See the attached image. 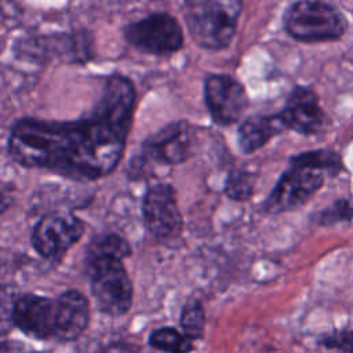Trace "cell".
<instances>
[{"label": "cell", "mask_w": 353, "mask_h": 353, "mask_svg": "<svg viewBox=\"0 0 353 353\" xmlns=\"http://www.w3.org/2000/svg\"><path fill=\"white\" fill-rule=\"evenodd\" d=\"M137 94L130 79H105L90 114L72 121L21 117L10 127V157L26 168L95 181L119 164L132 125Z\"/></svg>", "instance_id": "obj_1"}, {"label": "cell", "mask_w": 353, "mask_h": 353, "mask_svg": "<svg viewBox=\"0 0 353 353\" xmlns=\"http://www.w3.org/2000/svg\"><path fill=\"white\" fill-rule=\"evenodd\" d=\"M241 8L237 0H192L185 3L183 17L197 46L219 51L233 40Z\"/></svg>", "instance_id": "obj_2"}, {"label": "cell", "mask_w": 353, "mask_h": 353, "mask_svg": "<svg viewBox=\"0 0 353 353\" xmlns=\"http://www.w3.org/2000/svg\"><path fill=\"white\" fill-rule=\"evenodd\" d=\"M283 26L288 36L298 41L319 43L339 39L346 30V21L328 3L303 0L285 8Z\"/></svg>", "instance_id": "obj_3"}, {"label": "cell", "mask_w": 353, "mask_h": 353, "mask_svg": "<svg viewBox=\"0 0 353 353\" xmlns=\"http://www.w3.org/2000/svg\"><path fill=\"white\" fill-rule=\"evenodd\" d=\"M194 131L185 121H171L149 135L141 146V153L131 160V176L141 175L150 164L176 165L186 161L193 153Z\"/></svg>", "instance_id": "obj_4"}, {"label": "cell", "mask_w": 353, "mask_h": 353, "mask_svg": "<svg viewBox=\"0 0 353 353\" xmlns=\"http://www.w3.org/2000/svg\"><path fill=\"white\" fill-rule=\"evenodd\" d=\"M91 292L98 309L109 316H121L132 303V284L119 258H99L85 263Z\"/></svg>", "instance_id": "obj_5"}, {"label": "cell", "mask_w": 353, "mask_h": 353, "mask_svg": "<svg viewBox=\"0 0 353 353\" xmlns=\"http://www.w3.org/2000/svg\"><path fill=\"white\" fill-rule=\"evenodd\" d=\"M125 40L135 48L153 54L170 55L183 46L179 22L168 12H153L123 28Z\"/></svg>", "instance_id": "obj_6"}, {"label": "cell", "mask_w": 353, "mask_h": 353, "mask_svg": "<svg viewBox=\"0 0 353 353\" xmlns=\"http://www.w3.org/2000/svg\"><path fill=\"white\" fill-rule=\"evenodd\" d=\"M325 172L305 164L291 163L263 203L268 214H281L296 210L323 186Z\"/></svg>", "instance_id": "obj_7"}, {"label": "cell", "mask_w": 353, "mask_h": 353, "mask_svg": "<svg viewBox=\"0 0 353 353\" xmlns=\"http://www.w3.org/2000/svg\"><path fill=\"white\" fill-rule=\"evenodd\" d=\"M84 222L70 212L43 215L32 230V245L50 261L61 259L84 234Z\"/></svg>", "instance_id": "obj_8"}, {"label": "cell", "mask_w": 353, "mask_h": 353, "mask_svg": "<svg viewBox=\"0 0 353 353\" xmlns=\"http://www.w3.org/2000/svg\"><path fill=\"white\" fill-rule=\"evenodd\" d=\"M142 215L148 230L159 240L170 241L182 232V215L175 189L168 183H154L146 189L142 200Z\"/></svg>", "instance_id": "obj_9"}, {"label": "cell", "mask_w": 353, "mask_h": 353, "mask_svg": "<svg viewBox=\"0 0 353 353\" xmlns=\"http://www.w3.org/2000/svg\"><path fill=\"white\" fill-rule=\"evenodd\" d=\"M204 102L212 121L226 127L237 123L248 106L244 85L229 74L212 73L204 81Z\"/></svg>", "instance_id": "obj_10"}, {"label": "cell", "mask_w": 353, "mask_h": 353, "mask_svg": "<svg viewBox=\"0 0 353 353\" xmlns=\"http://www.w3.org/2000/svg\"><path fill=\"white\" fill-rule=\"evenodd\" d=\"M57 301L36 294H23L15 299L12 324L34 339H48L55 335Z\"/></svg>", "instance_id": "obj_11"}, {"label": "cell", "mask_w": 353, "mask_h": 353, "mask_svg": "<svg viewBox=\"0 0 353 353\" xmlns=\"http://www.w3.org/2000/svg\"><path fill=\"white\" fill-rule=\"evenodd\" d=\"M279 116L285 130H292L302 135L320 132L325 123V114L316 92L310 87L303 85L292 88Z\"/></svg>", "instance_id": "obj_12"}, {"label": "cell", "mask_w": 353, "mask_h": 353, "mask_svg": "<svg viewBox=\"0 0 353 353\" xmlns=\"http://www.w3.org/2000/svg\"><path fill=\"white\" fill-rule=\"evenodd\" d=\"M54 338L69 342L77 339L87 328L90 306L87 298L76 290L63 291L57 299Z\"/></svg>", "instance_id": "obj_13"}, {"label": "cell", "mask_w": 353, "mask_h": 353, "mask_svg": "<svg viewBox=\"0 0 353 353\" xmlns=\"http://www.w3.org/2000/svg\"><path fill=\"white\" fill-rule=\"evenodd\" d=\"M284 130L285 127L279 113L250 116L237 130L239 148L245 154L254 153Z\"/></svg>", "instance_id": "obj_14"}, {"label": "cell", "mask_w": 353, "mask_h": 353, "mask_svg": "<svg viewBox=\"0 0 353 353\" xmlns=\"http://www.w3.org/2000/svg\"><path fill=\"white\" fill-rule=\"evenodd\" d=\"M131 247L128 241L117 233H103L95 236L87 247L85 263L99 258H119L130 256Z\"/></svg>", "instance_id": "obj_15"}, {"label": "cell", "mask_w": 353, "mask_h": 353, "mask_svg": "<svg viewBox=\"0 0 353 353\" xmlns=\"http://www.w3.org/2000/svg\"><path fill=\"white\" fill-rule=\"evenodd\" d=\"M290 161L314 167L331 176H335L341 171H343V163H342L341 156L336 152L327 150V149L303 152V153H299V154L291 157Z\"/></svg>", "instance_id": "obj_16"}, {"label": "cell", "mask_w": 353, "mask_h": 353, "mask_svg": "<svg viewBox=\"0 0 353 353\" xmlns=\"http://www.w3.org/2000/svg\"><path fill=\"white\" fill-rule=\"evenodd\" d=\"M149 345L167 353H190L193 349L190 339L171 327L154 330L149 336Z\"/></svg>", "instance_id": "obj_17"}, {"label": "cell", "mask_w": 353, "mask_h": 353, "mask_svg": "<svg viewBox=\"0 0 353 353\" xmlns=\"http://www.w3.org/2000/svg\"><path fill=\"white\" fill-rule=\"evenodd\" d=\"M183 335L189 339H200L204 335L205 313L203 305L199 301L188 302L181 313L179 319Z\"/></svg>", "instance_id": "obj_18"}, {"label": "cell", "mask_w": 353, "mask_h": 353, "mask_svg": "<svg viewBox=\"0 0 353 353\" xmlns=\"http://www.w3.org/2000/svg\"><path fill=\"white\" fill-rule=\"evenodd\" d=\"M255 176L245 170H233L229 172L225 182V193L236 201L248 200L254 193Z\"/></svg>", "instance_id": "obj_19"}, {"label": "cell", "mask_w": 353, "mask_h": 353, "mask_svg": "<svg viewBox=\"0 0 353 353\" xmlns=\"http://www.w3.org/2000/svg\"><path fill=\"white\" fill-rule=\"evenodd\" d=\"M352 219H353V203L347 199H338L331 205L312 215V221L323 226H330L339 222H347Z\"/></svg>", "instance_id": "obj_20"}, {"label": "cell", "mask_w": 353, "mask_h": 353, "mask_svg": "<svg viewBox=\"0 0 353 353\" xmlns=\"http://www.w3.org/2000/svg\"><path fill=\"white\" fill-rule=\"evenodd\" d=\"M320 345L339 353H353V330H334L321 335Z\"/></svg>", "instance_id": "obj_21"}, {"label": "cell", "mask_w": 353, "mask_h": 353, "mask_svg": "<svg viewBox=\"0 0 353 353\" xmlns=\"http://www.w3.org/2000/svg\"><path fill=\"white\" fill-rule=\"evenodd\" d=\"M99 353H149V352H146V350H143L142 347H138V346H132V345L119 342V343H112V345L106 346Z\"/></svg>", "instance_id": "obj_22"}, {"label": "cell", "mask_w": 353, "mask_h": 353, "mask_svg": "<svg viewBox=\"0 0 353 353\" xmlns=\"http://www.w3.org/2000/svg\"><path fill=\"white\" fill-rule=\"evenodd\" d=\"M1 353H37V352L22 342L7 341L1 343Z\"/></svg>", "instance_id": "obj_23"}]
</instances>
